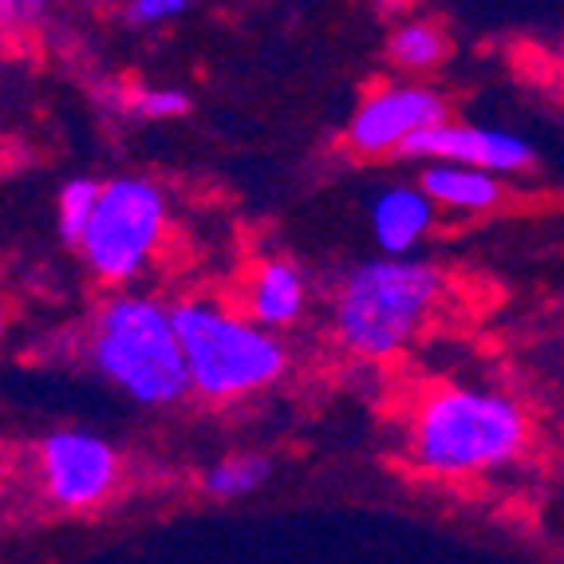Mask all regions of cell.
<instances>
[{"mask_svg": "<svg viewBox=\"0 0 564 564\" xmlns=\"http://www.w3.org/2000/svg\"><path fill=\"white\" fill-rule=\"evenodd\" d=\"M411 462L438 478L486 474L521 458L529 414L513 395L486 387H438L414 406Z\"/></svg>", "mask_w": 564, "mask_h": 564, "instance_id": "1", "label": "cell"}, {"mask_svg": "<svg viewBox=\"0 0 564 564\" xmlns=\"http://www.w3.org/2000/svg\"><path fill=\"white\" fill-rule=\"evenodd\" d=\"M446 296V273L431 261L376 257L344 273L332 296L336 339L359 359H391L411 344Z\"/></svg>", "mask_w": 564, "mask_h": 564, "instance_id": "2", "label": "cell"}, {"mask_svg": "<svg viewBox=\"0 0 564 564\" xmlns=\"http://www.w3.org/2000/svg\"><path fill=\"white\" fill-rule=\"evenodd\" d=\"M170 321L189 391L209 403H237L257 395L273 387L289 367V351L276 332H264L226 304L189 296L170 304Z\"/></svg>", "mask_w": 564, "mask_h": 564, "instance_id": "3", "label": "cell"}, {"mask_svg": "<svg viewBox=\"0 0 564 564\" xmlns=\"http://www.w3.org/2000/svg\"><path fill=\"white\" fill-rule=\"evenodd\" d=\"M95 371L139 406H174L189 395L170 304L147 292H115L91 324Z\"/></svg>", "mask_w": 564, "mask_h": 564, "instance_id": "4", "label": "cell"}, {"mask_svg": "<svg viewBox=\"0 0 564 564\" xmlns=\"http://www.w3.org/2000/svg\"><path fill=\"white\" fill-rule=\"evenodd\" d=\"M166 194L151 178L122 174V178L99 186V198H95V209L76 249L99 281L122 289L151 269V261L162 249V237H166Z\"/></svg>", "mask_w": 564, "mask_h": 564, "instance_id": "5", "label": "cell"}, {"mask_svg": "<svg viewBox=\"0 0 564 564\" xmlns=\"http://www.w3.org/2000/svg\"><path fill=\"white\" fill-rule=\"evenodd\" d=\"M451 119V104L426 84H387L376 87L364 104L356 107L348 122V142L356 154L379 159V154H399L414 134L431 131Z\"/></svg>", "mask_w": 564, "mask_h": 564, "instance_id": "6", "label": "cell"}, {"mask_svg": "<svg viewBox=\"0 0 564 564\" xmlns=\"http://www.w3.org/2000/svg\"><path fill=\"white\" fill-rule=\"evenodd\" d=\"M47 498L64 509H91L119 486V454L91 431H56L40 446Z\"/></svg>", "mask_w": 564, "mask_h": 564, "instance_id": "7", "label": "cell"}, {"mask_svg": "<svg viewBox=\"0 0 564 564\" xmlns=\"http://www.w3.org/2000/svg\"><path fill=\"white\" fill-rule=\"evenodd\" d=\"M403 159L419 162H454V166H474L486 174H521V170L536 166V147L513 131H498V127H470V122H438L431 131L414 134L406 142Z\"/></svg>", "mask_w": 564, "mask_h": 564, "instance_id": "8", "label": "cell"}, {"mask_svg": "<svg viewBox=\"0 0 564 564\" xmlns=\"http://www.w3.org/2000/svg\"><path fill=\"white\" fill-rule=\"evenodd\" d=\"M245 304H249L245 316L261 324L264 332L292 328L308 312V276H304L301 264L284 261V257H269V261L257 264Z\"/></svg>", "mask_w": 564, "mask_h": 564, "instance_id": "9", "label": "cell"}, {"mask_svg": "<svg viewBox=\"0 0 564 564\" xmlns=\"http://www.w3.org/2000/svg\"><path fill=\"white\" fill-rule=\"evenodd\" d=\"M434 226V206L414 182L387 186L371 202V234L383 257H406Z\"/></svg>", "mask_w": 564, "mask_h": 564, "instance_id": "10", "label": "cell"}, {"mask_svg": "<svg viewBox=\"0 0 564 564\" xmlns=\"http://www.w3.org/2000/svg\"><path fill=\"white\" fill-rule=\"evenodd\" d=\"M414 186L431 198V206H443L451 214H486V209L506 202V182L498 174L454 166V162H426L423 178Z\"/></svg>", "mask_w": 564, "mask_h": 564, "instance_id": "11", "label": "cell"}, {"mask_svg": "<svg viewBox=\"0 0 564 564\" xmlns=\"http://www.w3.org/2000/svg\"><path fill=\"white\" fill-rule=\"evenodd\" d=\"M273 474V462L264 458V454H229V458L214 462L206 470V489L209 498H221V501H234V498H249L257 486H264Z\"/></svg>", "mask_w": 564, "mask_h": 564, "instance_id": "12", "label": "cell"}, {"mask_svg": "<svg viewBox=\"0 0 564 564\" xmlns=\"http://www.w3.org/2000/svg\"><path fill=\"white\" fill-rule=\"evenodd\" d=\"M446 47L451 44H446L443 29H434L426 20H411L387 40V52L403 72H431V67H438L446 59Z\"/></svg>", "mask_w": 564, "mask_h": 564, "instance_id": "13", "label": "cell"}, {"mask_svg": "<svg viewBox=\"0 0 564 564\" xmlns=\"http://www.w3.org/2000/svg\"><path fill=\"white\" fill-rule=\"evenodd\" d=\"M99 186H104V182H95V178H72L59 189L56 217H59V237H64L67 245H76L79 234H84L87 217H91V209H95V198H99Z\"/></svg>", "mask_w": 564, "mask_h": 564, "instance_id": "14", "label": "cell"}, {"mask_svg": "<svg viewBox=\"0 0 564 564\" xmlns=\"http://www.w3.org/2000/svg\"><path fill=\"white\" fill-rule=\"evenodd\" d=\"M127 111L154 122L182 119V115H189V95L182 87H131L127 91Z\"/></svg>", "mask_w": 564, "mask_h": 564, "instance_id": "15", "label": "cell"}, {"mask_svg": "<svg viewBox=\"0 0 564 564\" xmlns=\"http://www.w3.org/2000/svg\"><path fill=\"white\" fill-rule=\"evenodd\" d=\"M194 0H131L127 4V24L131 29H154L166 20H178Z\"/></svg>", "mask_w": 564, "mask_h": 564, "instance_id": "16", "label": "cell"}, {"mask_svg": "<svg viewBox=\"0 0 564 564\" xmlns=\"http://www.w3.org/2000/svg\"><path fill=\"white\" fill-rule=\"evenodd\" d=\"M44 12H47V0H0V32L29 29Z\"/></svg>", "mask_w": 564, "mask_h": 564, "instance_id": "17", "label": "cell"}, {"mask_svg": "<svg viewBox=\"0 0 564 564\" xmlns=\"http://www.w3.org/2000/svg\"><path fill=\"white\" fill-rule=\"evenodd\" d=\"M406 0H379V9H387V12H395V9H403Z\"/></svg>", "mask_w": 564, "mask_h": 564, "instance_id": "18", "label": "cell"}, {"mask_svg": "<svg viewBox=\"0 0 564 564\" xmlns=\"http://www.w3.org/2000/svg\"><path fill=\"white\" fill-rule=\"evenodd\" d=\"M0 339H4V312H0Z\"/></svg>", "mask_w": 564, "mask_h": 564, "instance_id": "19", "label": "cell"}]
</instances>
